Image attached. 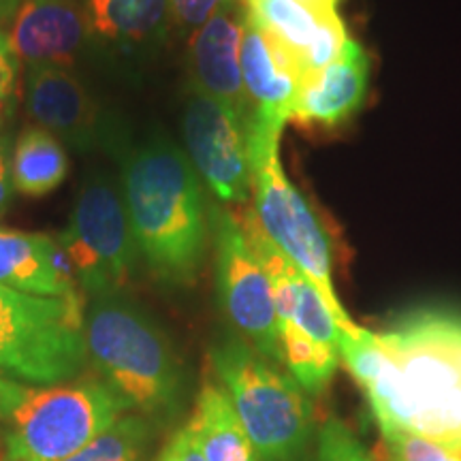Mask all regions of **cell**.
<instances>
[{
	"label": "cell",
	"instance_id": "2e32d148",
	"mask_svg": "<svg viewBox=\"0 0 461 461\" xmlns=\"http://www.w3.org/2000/svg\"><path fill=\"white\" fill-rule=\"evenodd\" d=\"M370 82V58L350 39L342 56L325 71L305 79L291 120L299 126L336 129L363 103Z\"/></svg>",
	"mask_w": 461,
	"mask_h": 461
},
{
	"label": "cell",
	"instance_id": "4316f807",
	"mask_svg": "<svg viewBox=\"0 0 461 461\" xmlns=\"http://www.w3.org/2000/svg\"><path fill=\"white\" fill-rule=\"evenodd\" d=\"M22 0H0V26L7 24L14 20L17 7H20Z\"/></svg>",
	"mask_w": 461,
	"mask_h": 461
},
{
	"label": "cell",
	"instance_id": "8992f818",
	"mask_svg": "<svg viewBox=\"0 0 461 461\" xmlns=\"http://www.w3.org/2000/svg\"><path fill=\"white\" fill-rule=\"evenodd\" d=\"M84 327V303L0 286V376L39 387L77 378Z\"/></svg>",
	"mask_w": 461,
	"mask_h": 461
},
{
	"label": "cell",
	"instance_id": "484cf974",
	"mask_svg": "<svg viewBox=\"0 0 461 461\" xmlns=\"http://www.w3.org/2000/svg\"><path fill=\"white\" fill-rule=\"evenodd\" d=\"M14 199V176H11L9 141L0 137V214L7 210Z\"/></svg>",
	"mask_w": 461,
	"mask_h": 461
},
{
	"label": "cell",
	"instance_id": "7402d4cb",
	"mask_svg": "<svg viewBox=\"0 0 461 461\" xmlns=\"http://www.w3.org/2000/svg\"><path fill=\"white\" fill-rule=\"evenodd\" d=\"M378 428L391 461H461L447 447L438 445L429 438L393 425H378Z\"/></svg>",
	"mask_w": 461,
	"mask_h": 461
},
{
	"label": "cell",
	"instance_id": "cb8c5ba5",
	"mask_svg": "<svg viewBox=\"0 0 461 461\" xmlns=\"http://www.w3.org/2000/svg\"><path fill=\"white\" fill-rule=\"evenodd\" d=\"M227 0H182L176 9H173V17L180 22L182 26L199 28L218 7Z\"/></svg>",
	"mask_w": 461,
	"mask_h": 461
},
{
	"label": "cell",
	"instance_id": "4fadbf2b",
	"mask_svg": "<svg viewBox=\"0 0 461 461\" xmlns=\"http://www.w3.org/2000/svg\"><path fill=\"white\" fill-rule=\"evenodd\" d=\"M244 0H227L190 39V68L194 88L227 103L248 118V99L241 77V39H244Z\"/></svg>",
	"mask_w": 461,
	"mask_h": 461
},
{
	"label": "cell",
	"instance_id": "e0dca14e",
	"mask_svg": "<svg viewBox=\"0 0 461 461\" xmlns=\"http://www.w3.org/2000/svg\"><path fill=\"white\" fill-rule=\"evenodd\" d=\"M184 429L205 461H261L227 393L214 380L201 384Z\"/></svg>",
	"mask_w": 461,
	"mask_h": 461
},
{
	"label": "cell",
	"instance_id": "44dd1931",
	"mask_svg": "<svg viewBox=\"0 0 461 461\" xmlns=\"http://www.w3.org/2000/svg\"><path fill=\"white\" fill-rule=\"evenodd\" d=\"M149 420L122 414L109 428L65 461H146Z\"/></svg>",
	"mask_w": 461,
	"mask_h": 461
},
{
	"label": "cell",
	"instance_id": "6da1fadb",
	"mask_svg": "<svg viewBox=\"0 0 461 461\" xmlns=\"http://www.w3.org/2000/svg\"><path fill=\"white\" fill-rule=\"evenodd\" d=\"M339 357L378 425L429 438L461 459V314L419 310L384 331H342Z\"/></svg>",
	"mask_w": 461,
	"mask_h": 461
},
{
	"label": "cell",
	"instance_id": "83f0119b",
	"mask_svg": "<svg viewBox=\"0 0 461 461\" xmlns=\"http://www.w3.org/2000/svg\"><path fill=\"white\" fill-rule=\"evenodd\" d=\"M303 5H312V7H322V9H338L339 0H299Z\"/></svg>",
	"mask_w": 461,
	"mask_h": 461
},
{
	"label": "cell",
	"instance_id": "d6986e66",
	"mask_svg": "<svg viewBox=\"0 0 461 461\" xmlns=\"http://www.w3.org/2000/svg\"><path fill=\"white\" fill-rule=\"evenodd\" d=\"M14 188L26 197H43L65 182L68 157L65 146L41 126H28L20 132L11 157Z\"/></svg>",
	"mask_w": 461,
	"mask_h": 461
},
{
	"label": "cell",
	"instance_id": "7c38bea8",
	"mask_svg": "<svg viewBox=\"0 0 461 461\" xmlns=\"http://www.w3.org/2000/svg\"><path fill=\"white\" fill-rule=\"evenodd\" d=\"M252 22L272 34L293 56L305 79L333 65L350 41L338 9H322L299 0H244Z\"/></svg>",
	"mask_w": 461,
	"mask_h": 461
},
{
	"label": "cell",
	"instance_id": "52a82bcc",
	"mask_svg": "<svg viewBox=\"0 0 461 461\" xmlns=\"http://www.w3.org/2000/svg\"><path fill=\"white\" fill-rule=\"evenodd\" d=\"M77 272L79 286L109 299L132 278L140 258L122 190L107 173H92L79 188L71 222L58 235Z\"/></svg>",
	"mask_w": 461,
	"mask_h": 461
},
{
	"label": "cell",
	"instance_id": "9c48e42d",
	"mask_svg": "<svg viewBox=\"0 0 461 461\" xmlns=\"http://www.w3.org/2000/svg\"><path fill=\"white\" fill-rule=\"evenodd\" d=\"M210 221L216 246L218 295L224 312L265 359L285 363L272 285L261 261L230 212L216 205L210 207Z\"/></svg>",
	"mask_w": 461,
	"mask_h": 461
},
{
	"label": "cell",
	"instance_id": "603a6c76",
	"mask_svg": "<svg viewBox=\"0 0 461 461\" xmlns=\"http://www.w3.org/2000/svg\"><path fill=\"white\" fill-rule=\"evenodd\" d=\"M316 455L319 461H374L353 431L338 419H330L319 429Z\"/></svg>",
	"mask_w": 461,
	"mask_h": 461
},
{
	"label": "cell",
	"instance_id": "ac0fdd59",
	"mask_svg": "<svg viewBox=\"0 0 461 461\" xmlns=\"http://www.w3.org/2000/svg\"><path fill=\"white\" fill-rule=\"evenodd\" d=\"M86 20L92 37L137 48L165 37L171 0H86Z\"/></svg>",
	"mask_w": 461,
	"mask_h": 461
},
{
	"label": "cell",
	"instance_id": "9a60e30c",
	"mask_svg": "<svg viewBox=\"0 0 461 461\" xmlns=\"http://www.w3.org/2000/svg\"><path fill=\"white\" fill-rule=\"evenodd\" d=\"M0 286L84 303L77 272L60 240L0 227Z\"/></svg>",
	"mask_w": 461,
	"mask_h": 461
},
{
	"label": "cell",
	"instance_id": "ba28073f",
	"mask_svg": "<svg viewBox=\"0 0 461 461\" xmlns=\"http://www.w3.org/2000/svg\"><path fill=\"white\" fill-rule=\"evenodd\" d=\"M252 193L257 221L265 235L316 286L339 330L353 333L359 325L346 312L333 288L330 244L308 201L288 182L278 149L252 165Z\"/></svg>",
	"mask_w": 461,
	"mask_h": 461
},
{
	"label": "cell",
	"instance_id": "8fae6325",
	"mask_svg": "<svg viewBox=\"0 0 461 461\" xmlns=\"http://www.w3.org/2000/svg\"><path fill=\"white\" fill-rule=\"evenodd\" d=\"M26 109L41 129L77 152L112 149L120 143L118 131L71 68H28Z\"/></svg>",
	"mask_w": 461,
	"mask_h": 461
},
{
	"label": "cell",
	"instance_id": "5bb4252c",
	"mask_svg": "<svg viewBox=\"0 0 461 461\" xmlns=\"http://www.w3.org/2000/svg\"><path fill=\"white\" fill-rule=\"evenodd\" d=\"M88 37V20L73 0H22L7 41L11 54L31 68H71Z\"/></svg>",
	"mask_w": 461,
	"mask_h": 461
},
{
	"label": "cell",
	"instance_id": "ffe728a7",
	"mask_svg": "<svg viewBox=\"0 0 461 461\" xmlns=\"http://www.w3.org/2000/svg\"><path fill=\"white\" fill-rule=\"evenodd\" d=\"M282 361L308 395H321L330 387L339 366V350L316 342L293 322H278Z\"/></svg>",
	"mask_w": 461,
	"mask_h": 461
},
{
	"label": "cell",
	"instance_id": "d4e9b609",
	"mask_svg": "<svg viewBox=\"0 0 461 461\" xmlns=\"http://www.w3.org/2000/svg\"><path fill=\"white\" fill-rule=\"evenodd\" d=\"M154 461H205V459L201 457V453L194 448L193 442H190L186 429L182 428L177 429L169 440H167V445L160 448V453L157 455V459Z\"/></svg>",
	"mask_w": 461,
	"mask_h": 461
},
{
	"label": "cell",
	"instance_id": "5b68a950",
	"mask_svg": "<svg viewBox=\"0 0 461 461\" xmlns=\"http://www.w3.org/2000/svg\"><path fill=\"white\" fill-rule=\"evenodd\" d=\"M210 359L261 461L302 457L312 438L314 411L297 380L244 339L214 346Z\"/></svg>",
	"mask_w": 461,
	"mask_h": 461
},
{
	"label": "cell",
	"instance_id": "f546056e",
	"mask_svg": "<svg viewBox=\"0 0 461 461\" xmlns=\"http://www.w3.org/2000/svg\"><path fill=\"white\" fill-rule=\"evenodd\" d=\"M7 54H11L9 41H7V34L0 31V56H7Z\"/></svg>",
	"mask_w": 461,
	"mask_h": 461
},
{
	"label": "cell",
	"instance_id": "f1b7e54d",
	"mask_svg": "<svg viewBox=\"0 0 461 461\" xmlns=\"http://www.w3.org/2000/svg\"><path fill=\"white\" fill-rule=\"evenodd\" d=\"M9 96H5L3 92H0V122H3V118L7 115V109H9Z\"/></svg>",
	"mask_w": 461,
	"mask_h": 461
},
{
	"label": "cell",
	"instance_id": "30bf717a",
	"mask_svg": "<svg viewBox=\"0 0 461 461\" xmlns=\"http://www.w3.org/2000/svg\"><path fill=\"white\" fill-rule=\"evenodd\" d=\"M188 160L222 203H244L252 193L246 118L194 88L182 118Z\"/></svg>",
	"mask_w": 461,
	"mask_h": 461
},
{
	"label": "cell",
	"instance_id": "7a4b0ae2",
	"mask_svg": "<svg viewBox=\"0 0 461 461\" xmlns=\"http://www.w3.org/2000/svg\"><path fill=\"white\" fill-rule=\"evenodd\" d=\"M122 197L140 255L160 280L188 285L212 235L201 177L176 143L157 137L122 158Z\"/></svg>",
	"mask_w": 461,
	"mask_h": 461
},
{
	"label": "cell",
	"instance_id": "277c9868",
	"mask_svg": "<svg viewBox=\"0 0 461 461\" xmlns=\"http://www.w3.org/2000/svg\"><path fill=\"white\" fill-rule=\"evenodd\" d=\"M126 412L103 380L24 384L0 376L5 461H65Z\"/></svg>",
	"mask_w": 461,
	"mask_h": 461
},
{
	"label": "cell",
	"instance_id": "3957f363",
	"mask_svg": "<svg viewBox=\"0 0 461 461\" xmlns=\"http://www.w3.org/2000/svg\"><path fill=\"white\" fill-rule=\"evenodd\" d=\"M86 353L126 411L165 420L180 411L184 374L165 331L137 305L99 299L84 327Z\"/></svg>",
	"mask_w": 461,
	"mask_h": 461
}]
</instances>
